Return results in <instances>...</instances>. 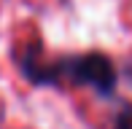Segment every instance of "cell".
Masks as SVG:
<instances>
[{
  "instance_id": "cell-1",
  "label": "cell",
  "mask_w": 132,
  "mask_h": 129,
  "mask_svg": "<svg viewBox=\"0 0 132 129\" xmlns=\"http://www.w3.org/2000/svg\"><path fill=\"white\" fill-rule=\"evenodd\" d=\"M19 70L35 86H81V89H92L103 99L116 97L119 86V70L103 51L62 54L46 59L43 46L30 43L19 54Z\"/></svg>"
},
{
  "instance_id": "cell-2",
  "label": "cell",
  "mask_w": 132,
  "mask_h": 129,
  "mask_svg": "<svg viewBox=\"0 0 132 129\" xmlns=\"http://www.w3.org/2000/svg\"><path fill=\"white\" fill-rule=\"evenodd\" d=\"M113 129H132V105L124 102L113 116Z\"/></svg>"
}]
</instances>
